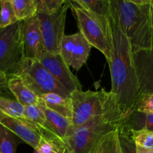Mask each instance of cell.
<instances>
[{
  "label": "cell",
  "instance_id": "32",
  "mask_svg": "<svg viewBox=\"0 0 153 153\" xmlns=\"http://www.w3.org/2000/svg\"><path fill=\"white\" fill-rule=\"evenodd\" d=\"M69 1H73V2L74 3V4H76V5H78V6H79V7H80L81 8H82V9H83V10H85L86 11L88 12V13H90L89 10H88V7H87V6L86 5L85 3H84L83 0H69ZM90 14H91V13H90Z\"/></svg>",
  "mask_w": 153,
  "mask_h": 153
},
{
  "label": "cell",
  "instance_id": "30",
  "mask_svg": "<svg viewBox=\"0 0 153 153\" xmlns=\"http://www.w3.org/2000/svg\"><path fill=\"white\" fill-rule=\"evenodd\" d=\"M8 76L4 73L0 71V94L8 91Z\"/></svg>",
  "mask_w": 153,
  "mask_h": 153
},
{
  "label": "cell",
  "instance_id": "15",
  "mask_svg": "<svg viewBox=\"0 0 153 153\" xmlns=\"http://www.w3.org/2000/svg\"><path fill=\"white\" fill-rule=\"evenodd\" d=\"M148 130L153 131V114L133 110L123 116L120 130Z\"/></svg>",
  "mask_w": 153,
  "mask_h": 153
},
{
  "label": "cell",
  "instance_id": "33",
  "mask_svg": "<svg viewBox=\"0 0 153 153\" xmlns=\"http://www.w3.org/2000/svg\"><path fill=\"white\" fill-rule=\"evenodd\" d=\"M135 153H153V150L150 149H146L143 148L135 146Z\"/></svg>",
  "mask_w": 153,
  "mask_h": 153
},
{
  "label": "cell",
  "instance_id": "19",
  "mask_svg": "<svg viewBox=\"0 0 153 153\" xmlns=\"http://www.w3.org/2000/svg\"><path fill=\"white\" fill-rule=\"evenodd\" d=\"M38 105L44 113L46 120H47L49 125L50 126L51 128L64 142V140L68 136L70 128L72 127L71 122L67 118L60 115L59 114L46 108L42 103L38 102Z\"/></svg>",
  "mask_w": 153,
  "mask_h": 153
},
{
  "label": "cell",
  "instance_id": "29",
  "mask_svg": "<svg viewBox=\"0 0 153 153\" xmlns=\"http://www.w3.org/2000/svg\"><path fill=\"white\" fill-rule=\"evenodd\" d=\"M114 132H115V131H114ZM113 133L107 135L102 140V141L100 142V144L98 145V146L97 149H96L94 153H107V149L108 146H109L110 140L111 136H112V134H113Z\"/></svg>",
  "mask_w": 153,
  "mask_h": 153
},
{
  "label": "cell",
  "instance_id": "17",
  "mask_svg": "<svg viewBox=\"0 0 153 153\" xmlns=\"http://www.w3.org/2000/svg\"><path fill=\"white\" fill-rule=\"evenodd\" d=\"M92 16L100 24L108 37L112 38L110 0H83Z\"/></svg>",
  "mask_w": 153,
  "mask_h": 153
},
{
  "label": "cell",
  "instance_id": "22",
  "mask_svg": "<svg viewBox=\"0 0 153 153\" xmlns=\"http://www.w3.org/2000/svg\"><path fill=\"white\" fill-rule=\"evenodd\" d=\"M120 131L123 133H126V135L129 137L130 140L136 146L153 150V131L145 129L137 131L130 130L128 131H123L122 130Z\"/></svg>",
  "mask_w": 153,
  "mask_h": 153
},
{
  "label": "cell",
  "instance_id": "14",
  "mask_svg": "<svg viewBox=\"0 0 153 153\" xmlns=\"http://www.w3.org/2000/svg\"><path fill=\"white\" fill-rule=\"evenodd\" d=\"M25 114L26 119L35 127L40 137L56 145L66 153L64 140L51 128L46 120L44 113L38 104L26 106Z\"/></svg>",
  "mask_w": 153,
  "mask_h": 153
},
{
  "label": "cell",
  "instance_id": "31",
  "mask_svg": "<svg viewBox=\"0 0 153 153\" xmlns=\"http://www.w3.org/2000/svg\"><path fill=\"white\" fill-rule=\"evenodd\" d=\"M126 1L138 5H145V4L153 5V0H126Z\"/></svg>",
  "mask_w": 153,
  "mask_h": 153
},
{
  "label": "cell",
  "instance_id": "27",
  "mask_svg": "<svg viewBox=\"0 0 153 153\" xmlns=\"http://www.w3.org/2000/svg\"><path fill=\"white\" fill-rule=\"evenodd\" d=\"M36 150L38 151L40 153H65L64 151L58 147L56 145L48 141L42 137H40Z\"/></svg>",
  "mask_w": 153,
  "mask_h": 153
},
{
  "label": "cell",
  "instance_id": "3",
  "mask_svg": "<svg viewBox=\"0 0 153 153\" xmlns=\"http://www.w3.org/2000/svg\"><path fill=\"white\" fill-rule=\"evenodd\" d=\"M123 114L120 109L95 117L82 125L73 126L64 140L66 153H94L105 137L120 128Z\"/></svg>",
  "mask_w": 153,
  "mask_h": 153
},
{
  "label": "cell",
  "instance_id": "26",
  "mask_svg": "<svg viewBox=\"0 0 153 153\" xmlns=\"http://www.w3.org/2000/svg\"><path fill=\"white\" fill-rule=\"evenodd\" d=\"M134 110L153 114V94L140 96L135 105Z\"/></svg>",
  "mask_w": 153,
  "mask_h": 153
},
{
  "label": "cell",
  "instance_id": "23",
  "mask_svg": "<svg viewBox=\"0 0 153 153\" xmlns=\"http://www.w3.org/2000/svg\"><path fill=\"white\" fill-rule=\"evenodd\" d=\"M17 21L10 1L0 0V28H5Z\"/></svg>",
  "mask_w": 153,
  "mask_h": 153
},
{
  "label": "cell",
  "instance_id": "2",
  "mask_svg": "<svg viewBox=\"0 0 153 153\" xmlns=\"http://www.w3.org/2000/svg\"><path fill=\"white\" fill-rule=\"evenodd\" d=\"M110 17L118 22L134 52L153 48V5L110 0Z\"/></svg>",
  "mask_w": 153,
  "mask_h": 153
},
{
  "label": "cell",
  "instance_id": "13",
  "mask_svg": "<svg viewBox=\"0 0 153 153\" xmlns=\"http://www.w3.org/2000/svg\"><path fill=\"white\" fill-rule=\"evenodd\" d=\"M0 125L11 131L34 149H37L40 136L29 121L14 117L0 111Z\"/></svg>",
  "mask_w": 153,
  "mask_h": 153
},
{
  "label": "cell",
  "instance_id": "21",
  "mask_svg": "<svg viewBox=\"0 0 153 153\" xmlns=\"http://www.w3.org/2000/svg\"><path fill=\"white\" fill-rule=\"evenodd\" d=\"M0 111L14 117L28 120L26 117L25 106L22 105L16 100L2 95H0Z\"/></svg>",
  "mask_w": 153,
  "mask_h": 153
},
{
  "label": "cell",
  "instance_id": "6",
  "mask_svg": "<svg viewBox=\"0 0 153 153\" xmlns=\"http://www.w3.org/2000/svg\"><path fill=\"white\" fill-rule=\"evenodd\" d=\"M29 89L38 96L55 93L69 98L70 94L44 67L38 59L26 58L17 74Z\"/></svg>",
  "mask_w": 153,
  "mask_h": 153
},
{
  "label": "cell",
  "instance_id": "20",
  "mask_svg": "<svg viewBox=\"0 0 153 153\" xmlns=\"http://www.w3.org/2000/svg\"><path fill=\"white\" fill-rule=\"evenodd\" d=\"M18 21H22L37 14L34 0H9Z\"/></svg>",
  "mask_w": 153,
  "mask_h": 153
},
{
  "label": "cell",
  "instance_id": "28",
  "mask_svg": "<svg viewBox=\"0 0 153 153\" xmlns=\"http://www.w3.org/2000/svg\"><path fill=\"white\" fill-rule=\"evenodd\" d=\"M119 128H118L111 136L109 146H108L107 153H124L122 147L121 141H120Z\"/></svg>",
  "mask_w": 153,
  "mask_h": 153
},
{
  "label": "cell",
  "instance_id": "25",
  "mask_svg": "<svg viewBox=\"0 0 153 153\" xmlns=\"http://www.w3.org/2000/svg\"><path fill=\"white\" fill-rule=\"evenodd\" d=\"M67 0H34L37 13H52L59 10Z\"/></svg>",
  "mask_w": 153,
  "mask_h": 153
},
{
  "label": "cell",
  "instance_id": "5",
  "mask_svg": "<svg viewBox=\"0 0 153 153\" xmlns=\"http://www.w3.org/2000/svg\"><path fill=\"white\" fill-rule=\"evenodd\" d=\"M26 59L22 21L0 28V71L8 78L16 76Z\"/></svg>",
  "mask_w": 153,
  "mask_h": 153
},
{
  "label": "cell",
  "instance_id": "16",
  "mask_svg": "<svg viewBox=\"0 0 153 153\" xmlns=\"http://www.w3.org/2000/svg\"><path fill=\"white\" fill-rule=\"evenodd\" d=\"M8 91L14 96L16 100L22 105L38 104L39 96L33 92L18 76H11L8 81Z\"/></svg>",
  "mask_w": 153,
  "mask_h": 153
},
{
  "label": "cell",
  "instance_id": "7",
  "mask_svg": "<svg viewBox=\"0 0 153 153\" xmlns=\"http://www.w3.org/2000/svg\"><path fill=\"white\" fill-rule=\"evenodd\" d=\"M70 7L77 22L80 32L92 47L98 49L106 58L107 63L111 58V41L98 21L80 7L70 1Z\"/></svg>",
  "mask_w": 153,
  "mask_h": 153
},
{
  "label": "cell",
  "instance_id": "34",
  "mask_svg": "<svg viewBox=\"0 0 153 153\" xmlns=\"http://www.w3.org/2000/svg\"><path fill=\"white\" fill-rule=\"evenodd\" d=\"M33 153H40V152H39L38 150H36V149H34V152H33Z\"/></svg>",
  "mask_w": 153,
  "mask_h": 153
},
{
  "label": "cell",
  "instance_id": "1",
  "mask_svg": "<svg viewBox=\"0 0 153 153\" xmlns=\"http://www.w3.org/2000/svg\"><path fill=\"white\" fill-rule=\"evenodd\" d=\"M111 58L108 62L111 76L110 92L116 96L123 116L134 109L140 97L133 51L118 22L110 17Z\"/></svg>",
  "mask_w": 153,
  "mask_h": 153
},
{
  "label": "cell",
  "instance_id": "24",
  "mask_svg": "<svg viewBox=\"0 0 153 153\" xmlns=\"http://www.w3.org/2000/svg\"><path fill=\"white\" fill-rule=\"evenodd\" d=\"M14 134L0 125V153H16V143Z\"/></svg>",
  "mask_w": 153,
  "mask_h": 153
},
{
  "label": "cell",
  "instance_id": "4",
  "mask_svg": "<svg viewBox=\"0 0 153 153\" xmlns=\"http://www.w3.org/2000/svg\"><path fill=\"white\" fill-rule=\"evenodd\" d=\"M73 126H79L92 118L120 109L116 96L110 91H76L70 94Z\"/></svg>",
  "mask_w": 153,
  "mask_h": 153
},
{
  "label": "cell",
  "instance_id": "12",
  "mask_svg": "<svg viewBox=\"0 0 153 153\" xmlns=\"http://www.w3.org/2000/svg\"><path fill=\"white\" fill-rule=\"evenodd\" d=\"M22 31L26 58L38 59L45 49L37 15L22 21Z\"/></svg>",
  "mask_w": 153,
  "mask_h": 153
},
{
  "label": "cell",
  "instance_id": "9",
  "mask_svg": "<svg viewBox=\"0 0 153 153\" xmlns=\"http://www.w3.org/2000/svg\"><path fill=\"white\" fill-rule=\"evenodd\" d=\"M92 46L80 32L64 35L60 45L59 55L69 67L79 70L85 64Z\"/></svg>",
  "mask_w": 153,
  "mask_h": 153
},
{
  "label": "cell",
  "instance_id": "11",
  "mask_svg": "<svg viewBox=\"0 0 153 153\" xmlns=\"http://www.w3.org/2000/svg\"><path fill=\"white\" fill-rule=\"evenodd\" d=\"M140 97L153 94V48L133 53Z\"/></svg>",
  "mask_w": 153,
  "mask_h": 153
},
{
  "label": "cell",
  "instance_id": "18",
  "mask_svg": "<svg viewBox=\"0 0 153 153\" xmlns=\"http://www.w3.org/2000/svg\"><path fill=\"white\" fill-rule=\"evenodd\" d=\"M50 110L59 114L60 115L71 122L72 120V102L70 97L67 98L55 93L39 96V102Z\"/></svg>",
  "mask_w": 153,
  "mask_h": 153
},
{
  "label": "cell",
  "instance_id": "8",
  "mask_svg": "<svg viewBox=\"0 0 153 153\" xmlns=\"http://www.w3.org/2000/svg\"><path fill=\"white\" fill-rule=\"evenodd\" d=\"M69 7L70 1L67 0L65 4L55 13L50 14L37 13L36 14L40 23L46 52L52 54L59 53L60 45L64 36L66 14Z\"/></svg>",
  "mask_w": 153,
  "mask_h": 153
},
{
  "label": "cell",
  "instance_id": "10",
  "mask_svg": "<svg viewBox=\"0 0 153 153\" xmlns=\"http://www.w3.org/2000/svg\"><path fill=\"white\" fill-rule=\"evenodd\" d=\"M39 61L70 94L82 90L77 78L72 73L59 53L52 54L44 52L39 57Z\"/></svg>",
  "mask_w": 153,
  "mask_h": 153
}]
</instances>
